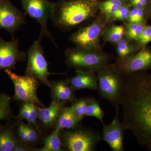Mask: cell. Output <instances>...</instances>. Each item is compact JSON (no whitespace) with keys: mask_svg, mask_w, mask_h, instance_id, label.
<instances>
[{"mask_svg":"<svg viewBox=\"0 0 151 151\" xmlns=\"http://www.w3.org/2000/svg\"><path fill=\"white\" fill-rule=\"evenodd\" d=\"M98 0H58L51 19L54 25L68 32L85 25L97 16Z\"/></svg>","mask_w":151,"mask_h":151,"instance_id":"cell-2","label":"cell"},{"mask_svg":"<svg viewBox=\"0 0 151 151\" xmlns=\"http://www.w3.org/2000/svg\"><path fill=\"white\" fill-rule=\"evenodd\" d=\"M117 58H123L134 54L141 47L134 40L128 39L125 36L120 41L114 45Z\"/></svg>","mask_w":151,"mask_h":151,"instance_id":"cell-18","label":"cell"},{"mask_svg":"<svg viewBox=\"0 0 151 151\" xmlns=\"http://www.w3.org/2000/svg\"><path fill=\"white\" fill-rule=\"evenodd\" d=\"M125 36V27L124 24L116 25L111 23L106 29L102 39L103 42H109L112 44H116Z\"/></svg>","mask_w":151,"mask_h":151,"instance_id":"cell-19","label":"cell"},{"mask_svg":"<svg viewBox=\"0 0 151 151\" xmlns=\"http://www.w3.org/2000/svg\"><path fill=\"white\" fill-rule=\"evenodd\" d=\"M66 65L75 70L97 73L111 64L112 55L102 50H92L75 46L65 50Z\"/></svg>","mask_w":151,"mask_h":151,"instance_id":"cell-3","label":"cell"},{"mask_svg":"<svg viewBox=\"0 0 151 151\" xmlns=\"http://www.w3.org/2000/svg\"><path fill=\"white\" fill-rule=\"evenodd\" d=\"M18 133L20 139L25 144H30L29 139L28 137L25 127V124L23 123H20L18 125Z\"/></svg>","mask_w":151,"mask_h":151,"instance_id":"cell-33","label":"cell"},{"mask_svg":"<svg viewBox=\"0 0 151 151\" xmlns=\"http://www.w3.org/2000/svg\"><path fill=\"white\" fill-rule=\"evenodd\" d=\"M1 129H0V131H1Z\"/></svg>","mask_w":151,"mask_h":151,"instance_id":"cell-35","label":"cell"},{"mask_svg":"<svg viewBox=\"0 0 151 151\" xmlns=\"http://www.w3.org/2000/svg\"><path fill=\"white\" fill-rule=\"evenodd\" d=\"M29 150V148L24 143H17L14 148L13 151H27Z\"/></svg>","mask_w":151,"mask_h":151,"instance_id":"cell-34","label":"cell"},{"mask_svg":"<svg viewBox=\"0 0 151 151\" xmlns=\"http://www.w3.org/2000/svg\"><path fill=\"white\" fill-rule=\"evenodd\" d=\"M24 9L30 17L35 19L40 26V40L43 37L51 40L57 46L54 39L47 28V22L54 12L55 3L49 0H21Z\"/></svg>","mask_w":151,"mask_h":151,"instance_id":"cell-8","label":"cell"},{"mask_svg":"<svg viewBox=\"0 0 151 151\" xmlns=\"http://www.w3.org/2000/svg\"><path fill=\"white\" fill-rule=\"evenodd\" d=\"M150 15L143 10L132 7L127 22L131 23L147 24Z\"/></svg>","mask_w":151,"mask_h":151,"instance_id":"cell-26","label":"cell"},{"mask_svg":"<svg viewBox=\"0 0 151 151\" xmlns=\"http://www.w3.org/2000/svg\"><path fill=\"white\" fill-rule=\"evenodd\" d=\"M132 7L145 11L151 16V3L150 0H129Z\"/></svg>","mask_w":151,"mask_h":151,"instance_id":"cell-31","label":"cell"},{"mask_svg":"<svg viewBox=\"0 0 151 151\" xmlns=\"http://www.w3.org/2000/svg\"><path fill=\"white\" fill-rule=\"evenodd\" d=\"M25 24L24 14L9 0H0V29L13 34Z\"/></svg>","mask_w":151,"mask_h":151,"instance_id":"cell-11","label":"cell"},{"mask_svg":"<svg viewBox=\"0 0 151 151\" xmlns=\"http://www.w3.org/2000/svg\"><path fill=\"white\" fill-rule=\"evenodd\" d=\"M61 140L62 145L67 151H94L103 138L95 130L79 126L63 132Z\"/></svg>","mask_w":151,"mask_h":151,"instance_id":"cell-6","label":"cell"},{"mask_svg":"<svg viewBox=\"0 0 151 151\" xmlns=\"http://www.w3.org/2000/svg\"><path fill=\"white\" fill-rule=\"evenodd\" d=\"M131 8L132 6L129 2L121 6L113 14L110 19V22H122L124 23L127 22Z\"/></svg>","mask_w":151,"mask_h":151,"instance_id":"cell-29","label":"cell"},{"mask_svg":"<svg viewBox=\"0 0 151 151\" xmlns=\"http://www.w3.org/2000/svg\"><path fill=\"white\" fill-rule=\"evenodd\" d=\"M39 106L32 103H23L19 112V119H25L28 124L38 128L37 120L38 119V108Z\"/></svg>","mask_w":151,"mask_h":151,"instance_id":"cell-20","label":"cell"},{"mask_svg":"<svg viewBox=\"0 0 151 151\" xmlns=\"http://www.w3.org/2000/svg\"><path fill=\"white\" fill-rule=\"evenodd\" d=\"M65 104L59 101L52 100L47 108H38V119L45 127H50L55 125L57 120L63 107Z\"/></svg>","mask_w":151,"mask_h":151,"instance_id":"cell-16","label":"cell"},{"mask_svg":"<svg viewBox=\"0 0 151 151\" xmlns=\"http://www.w3.org/2000/svg\"><path fill=\"white\" fill-rule=\"evenodd\" d=\"M19 41L13 37L6 41L0 37V70L15 69L17 63L24 61L27 55L19 49Z\"/></svg>","mask_w":151,"mask_h":151,"instance_id":"cell-12","label":"cell"},{"mask_svg":"<svg viewBox=\"0 0 151 151\" xmlns=\"http://www.w3.org/2000/svg\"></svg>","mask_w":151,"mask_h":151,"instance_id":"cell-36","label":"cell"},{"mask_svg":"<svg viewBox=\"0 0 151 151\" xmlns=\"http://www.w3.org/2000/svg\"><path fill=\"white\" fill-rule=\"evenodd\" d=\"M75 70L76 74L74 76L67 78L68 84L75 92L85 89L97 90L98 81L96 73L82 70Z\"/></svg>","mask_w":151,"mask_h":151,"instance_id":"cell-14","label":"cell"},{"mask_svg":"<svg viewBox=\"0 0 151 151\" xmlns=\"http://www.w3.org/2000/svg\"><path fill=\"white\" fill-rule=\"evenodd\" d=\"M60 130L55 128V129L47 137L44 139L43 147L36 151H63L61 148L62 142L60 137Z\"/></svg>","mask_w":151,"mask_h":151,"instance_id":"cell-21","label":"cell"},{"mask_svg":"<svg viewBox=\"0 0 151 151\" xmlns=\"http://www.w3.org/2000/svg\"><path fill=\"white\" fill-rule=\"evenodd\" d=\"M127 3H129V0H106L98 2V8L99 11L105 14L110 21V19L115 12Z\"/></svg>","mask_w":151,"mask_h":151,"instance_id":"cell-22","label":"cell"},{"mask_svg":"<svg viewBox=\"0 0 151 151\" xmlns=\"http://www.w3.org/2000/svg\"><path fill=\"white\" fill-rule=\"evenodd\" d=\"M40 42L39 40L35 41L28 50L25 75L35 77L42 83L50 87V81L48 80V76L50 74L59 73L49 72L48 63L45 58Z\"/></svg>","mask_w":151,"mask_h":151,"instance_id":"cell-9","label":"cell"},{"mask_svg":"<svg viewBox=\"0 0 151 151\" xmlns=\"http://www.w3.org/2000/svg\"><path fill=\"white\" fill-rule=\"evenodd\" d=\"M104 116L105 113L100 107L99 102L93 97H88L86 116L94 117L103 124Z\"/></svg>","mask_w":151,"mask_h":151,"instance_id":"cell-24","label":"cell"},{"mask_svg":"<svg viewBox=\"0 0 151 151\" xmlns=\"http://www.w3.org/2000/svg\"><path fill=\"white\" fill-rule=\"evenodd\" d=\"M125 27V37L131 40L135 41L141 34L147 24L124 23Z\"/></svg>","mask_w":151,"mask_h":151,"instance_id":"cell-25","label":"cell"},{"mask_svg":"<svg viewBox=\"0 0 151 151\" xmlns=\"http://www.w3.org/2000/svg\"><path fill=\"white\" fill-rule=\"evenodd\" d=\"M124 76L119 105L123 111L122 125L140 145L151 151V73L138 71Z\"/></svg>","mask_w":151,"mask_h":151,"instance_id":"cell-1","label":"cell"},{"mask_svg":"<svg viewBox=\"0 0 151 151\" xmlns=\"http://www.w3.org/2000/svg\"><path fill=\"white\" fill-rule=\"evenodd\" d=\"M114 65L124 75L151 70V47H142L137 52L123 58H115Z\"/></svg>","mask_w":151,"mask_h":151,"instance_id":"cell-10","label":"cell"},{"mask_svg":"<svg viewBox=\"0 0 151 151\" xmlns=\"http://www.w3.org/2000/svg\"><path fill=\"white\" fill-rule=\"evenodd\" d=\"M16 138L10 129L0 131V151H12L17 145Z\"/></svg>","mask_w":151,"mask_h":151,"instance_id":"cell-23","label":"cell"},{"mask_svg":"<svg viewBox=\"0 0 151 151\" xmlns=\"http://www.w3.org/2000/svg\"><path fill=\"white\" fill-rule=\"evenodd\" d=\"M49 87L51 90L52 100L59 101L65 104L68 102L72 103L76 99L75 92L68 84L67 78L50 81Z\"/></svg>","mask_w":151,"mask_h":151,"instance_id":"cell-15","label":"cell"},{"mask_svg":"<svg viewBox=\"0 0 151 151\" xmlns=\"http://www.w3.org/2000/svg\"><path fill=\"white\" fill-rule=\"evenodd\" d=\"M5 72L12 81L14 87V100L23 103H32L44 107L37 94L38 80L30 76H21L14 73L11 69H5Z\"/></svg>","mask_w":151,"mask_h":151,"instance_id":"cell-7","label":"cell"},{"mask_svg":"<svg viewBox=\"0 0 151 151\" xmlns=\"http://www.w3.org/2000/svg\"><path fill=\"white\" fill-rule=\"evenodd\" d=\"M25 127L30 144L36 142L38 139V136L36 129H34L35 127L34 128L33 126L29 124H25Z\"/></svg>","mask_w":151,"mask_h":151,"instance_id":"cell-32","label":"cell"},{"mask_svg":"<svg viewBox=\"0 0 151 151\" xmlns=\"http://www.w3.org/2000/svg\"><path fill=\"white\" fill-rule=\"evenodd\" d=\"M105 14L100 11L89 24L78 28L69 38L75 46L92 50H103L100 41L106 29L111 23Z\"/></svg>","mask_w":151,"mask_h":151,"instance_id":"cell-4","label":"cell"},{"mask_svg":"<svg viewBox=\"0 0 151 151\" xmlns=\"http://www.w3.org/2000/svg\"><path fill=\"white\" fill-rule=\"evenodd\" d=\"M11 98L6 94H0V120H6L12 116Z\"/></svg>","mask_w":151,"mask_h":151,"instance_id":"cell-27","label":"cell"},{"mask_svg":"<svg viewBox=\"0 0 151 151\" xmlns=\"http://www.w3.org/2000/svg\"><path fill=\"white\" fill-rule=\"evenodd\" d=\"M81 122L71 106L63 107L55 123V128L61 130L73 129L80 126Z\"/></svg>","mask_w":151,"mask_h":151,"instance_id":"cell-17","label":"cell"},{"mask_svg":"<svg viewBox=\"0 0 151 151\" xmlns=\"http://www.w3.org/2000/svg\"><path fill=\"white\" fill-rule=\"evenodd\" d=\"M88 97L79 98L71 103V106L76 115L81 121L86 117Z\"/></svg>","mask_w":151,"mask_h":151,"instance_id":"cell-28","label":"cell"},{"mask_svg":"<svg viewBox=\"0 0 151 151\" xmlns=\"http://www.w3.org/2000/svg\"><path fill=\"white\" fill-rule=\"evenodd\" d=\"M97 90L100 98L112 105L119 106L125 87V78L114 63H111L97 73Z\"/></svg>","mask_w":151,"mask_h":151,"instance_id":"cell-5","label":"cell"},{"mask_svg":"<svg viewBox=\"0 0 151 151\" xmlns=\"http://www.w3.org/2000/svg\"><path fill=\"white\" fill-rule=\"evenodd\" d=\"M119 106H116L114 119L108 125L103 124V140L106 142L113 151L124 150L123 141L125 131L119 119Z\"/></svg>","mask_w":151,"mask_h":151,"instance_id":"cell-13","label":"cell"},{"mask_svg":"<svg viewBox=\"0 0 151 151\" xmlns=\"http://www.w3.org/2000/svg\"><path fill=\"white\" fill-rule=\"evenodd\" d=\"M137 44L142 48L151 42V25H146L139 37L135 41Z\"/></svg>","mask_w":151,"mask_h":151,"instance_id":"cell-30","label":"cell"}]
</instances>
